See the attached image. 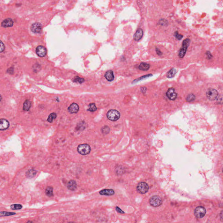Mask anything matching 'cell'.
I'll return each mask as SVG.
<instances>
[{
	"mask_svg": "<svg viewBox=\"0 0 223 223\" xmlns=\"http://www.w3.org/2000/svg\"><path fill=\"white\" fill-rule=\"evenodd\" d=\"M107 117L111 121H115L119 119L120 114L119 112L116 110L111 109L107 113Z\"/></svg>",
	"mask_w": 223,
	"mask_h": 223,
	"instance_id": "cell-1",
	"label": "cell"
},
{
	"mask_svg": "<svg viewBox=\"0 0 223 223\" xmlns=\"http://www.w3.org/2000/svg\"><path fill=\"white\" fill-rule=\"evenodd\" d=\"M206 210L205 208L201 206L197 207L194 210V215L197 218H202L205 216Z\"/></svg>",
	"mask_w": 223,
	"mask_h": 223,
	"instance_id": "cell-6",
	"label": "cell"
},
{
	"mask_svg": "<svg viewBox=\"0 0 223 223\" xmlns=\"http://www.w3.org/2000/svg\"><path fill=\"white\" fill-rule=\"evenodd\" d=\"M150 68V65L145 62L141 63L139 67V69L142 71H147Z\"/></svg>",
	"mask_w": 223,
	"mask_h": 223,
	"instance_id": "cell-18",
	"label": "cell"
},
{
	"mask_svg": "<svg viewBox=\"0 0 223 223\" xmlns=\"http://www.w3.org/2000/svg\"><path fill=\"white\" fill-rule=\"evenodd\" d=\"M156 51H157V53L158 54V55H161L162 54V53L160 51H159V49H158L157 48V49H156Z\"/></svg>",
	"mask_w": 223,
	"mask_h": 223,
	"instance_id": "cell-35",
	"label": "cell"
},
{
	"mask_svg": "<svg viewBox=\"0 0 223 223\" xmlns=\"http://www.w3.org/2000/svg\"><path fill=\"white\" fill-rule=\"evenodd\" d=\"M36 52L38 56L40 57H44L46 55V49L44 46L41 45L38 46L36 49Z\"/></svg>",
	"mask_w": 223,
	"mask_h": 223,
	"instance_id": "cell-8",
	"label": "cell"
},
{
	"mask_svg": "<svg viewBox=\"0 0 223 223\" xmlns=\"http://www.w3.org/2000/svg\"><path fill=\"white\" fill-rule=\"evenodd\" d=\"M67 188L68 189L72 191H74L76 190L77 188V184L75 180H71L69 181L67 184Z\"/></svg>",
	"mask_w": 223,
	"mask_h": 223,
	"instance_id": "cell-16",
	"label": "cell"
},
{
	"mask_svg": "<svg viewBox=\"0 0 223 223\" xmlns=\"http://www.w3.org/2000/svg\"><path fill=\"white\" fill-rule=\"evenodd\" d=\"M105 77L108 81H110V82L113 81L114 79V75L113 74V71L109 70V71H107L105 75Z\"/></svg>",
	"mask_w": 223,
	"mask_h": 223,
	"instance_id": "cell-17",
	"label": "cell"
},
{
	"mask_svg": "<svg viewBox=\"0 0 223 223\" xmlns=\"http://www.w3.org/2000/svg\"><path fill=\"white\" fill-rule=\"evenodd\" d=\"M174 36L176 37V38H177V39H178V40H181V39L183 37V36H182L181 35H179L178 32L177 31L175 32Z\"/></svg>",
	"mask_w": 223,
	"mask_h": 223,
	"instance_id": "cell-31",
	"label": "cell"
},
{
	"mask_svg": "<svg viewBox=\"0 0 223 223\" xmlns=\"http://www.w3.org/2000/svg\"><path fill=\"white\" fill-rule=\"evenodd\" d=\"M74 223V222H69V223Z\"/></svg>",
	"mask_w": 223,
	"mask_h": 223,
	"instance_id": "cell-38",
	"label": "cell"
},
{
	"mask_svg": "<svg viewBox=\"0 0 223 223\" xmlns=\"http://www.w3.org/2000/svg\"><path fill=\"white\" fill-rule=\"evenodd\" d=\"M115 210H116V211L118 213L121 214H125V212H124L123 210H122L119 207H116V208H115Z\"/></svg>",
	"mask_w": 223,
	"mask_h": 223,
	"instance_id": "cell-32",
	"label": "cell"
},
{
	"mask_svg": "<svg viewBox=\"0 0 223 223\" xmlns=\"http://www.w3.org/2000/svg\"><path fill=\"white\" fill-rule=\"evenodd\" d=\"M31 30L36 33H40L42 29V24L36 22L34 23L31 26Z\"/></svg>",
	"mask_w": 223,
	"mask_h": 223,
	"instance_id": "cell-10",
	"label": "cell"
},
{
	"mask_svg": "<svg viewBox=\"0 0 223 223\" xmlns=\"http://www.w3.org/2000/svg\"><path fill=\"white\" fill-rule=\"evenodd\" d=\"M110 129L108 126H105L102 129V133L105 134H107L109 132Z\"/></svg>",
	"mask_w": 223,
	"mask_h": 223,
	"instance_id": "cell-29",
	"label": "cell"
},
{
	"mask_svg": "<svg viewBox=\"0 0 223 223\" xmlns=\"http://www.w3.org/2000/svg\"><path fill=\"white\" fill-rule=\"evenodd\" d=\"M159 24L162 25H166V24H167V22L166 20L162 19L159 21Z\"/></svg>",
	"mask_w": 223,
	"mask_h": 223,
	"instance_id": "cell-33",
	"label": "cell"
},
{
	"mask_svg": "<svg viewBox=\"0 0 223 223\" xmlns=\"http://www.w3.org/2000/svg\"><path fill=\"white\" fill-rule=\"evenodd\" d=\"M97 110V107L94 103H92L89 105V108L88 111L91 112H95Z\"/></svg>",
	"mask_w": 223,
	"mask_h": 223,
	"instance_id": "cell-25",
	"label": "cell"
},
{
	"mask_svg": "<svg viewBox=\"0 0 223 223\" xmlns=\"http://www.w3.org/2000/svg\"><path fill=\"white\" fill-rule=\"evenodd\" d=\"M146 88H145V87H143V88H141L142 91V92L144 91V93L145 92L144 91V90L146 91Z\"/></svg>",
	"mask_w": 223,
	"mask_h": 223,
	"instance_id": "cell-36",
	"label": "cell"
},
{
	"mask_svg": "<svg viewBox=\"0 0 223 223\" xmlns=\"http://www.w3.org/2000/svg\"><path fill=\"white\" fill-rule=\"evenodd\" d=\"M177 70L174 68L171 69L167 73V75H166L167 77L168 78H172L177 73Z\"/></svg>",
	"mask_w": 223,
	"mask_h": 223,
	"instance_id": "cell-22",
	"label": "cell"
},
{
	"mask_svg": "<svg viewBox=\"0 0 223 223\" xmlns=\"http://www.w3.org/2000/svg\"><path fill=\"white\" fill-rule=\"evenodd\" d=\"M163 201L161 198L159 196H153L149 200V203L150 205L153 207H158L161 205Z\"/></svg>",
	"mask_w": 223,
	"mask_h": 223,
	"instance_id": "cell-3",
	"label": "cell"
},
{
	"mask_svg": "<svg viewBox=\"0 0 223 223\" xmlns=\"http://www.w3.org/2000/svg\"><path fill=\"white\" fill-rule=\"evenodd\" d=\"M57 117V114L55 113H51L50 115H49L48 118L47 119V121L50 123H51L54 119H56Z\"/></svg>",
	"mask_w": 223,
	"mask_h": 223,
	"instance_id": "cell-23",
	"label": "cell"
},
{
	"mask_svg": "<svg viewBox=\"0 0 223 223\" xmlns=\"http://www.w3.org/2000/svg\"><path fill=\"white\" fill-rule=\"evenodd\" d=\"M26 223H34L33 222H32V221H28V222H26Z\"/></svg>",
	"mask_w": 223,
	"mask_h": 223,
	"instance_id": "cell-37",
	"label": "cell"
},
{
	"mask_svg": "<svg viewBox=\"0 0 223 223\" xmlns=\"http://www.w3.org/2000/svg\"><path fill=\"white\" fill-rule=\"evenodd\" d=\"M22 208V206L19 204H14L11 206V208L13 210H20Z\"/></svg>",
	"mask_w": 223,
	"mask_h": 223,
	"instance_id": "cell-26",
	"label": "cell"
},
{
	"mask_svg": "<svg viewBox=\"0 0 223 223\" xmlns=\"http://www.w3.org/2000/svg\"><path fill=\"white\" fill-rule=\"evenodd\" d=\"M166 95L169 99L171 100H174L177 98V93L175 92L174 88H169L166 92Z\"/></svg>",
	"mask_w": 223,
	"mask_h": 223,
	"instance_id": "cell-9",
	"label": "cell"
},
{
	"mask_svg": "<svg viewBox=\"0 0 223 223\" xmlns=\"http://www.w3.org/2000/svg\"><path fill=\"white\" fill-rule=\"evenodd\" d=\"M5 46L4 44L1 41L0 42V52H2L3 51L5 50Z\"/></svg>",
	"mask_w": 223,
	"mask_h": 223,
	"instance_id": "cell-34",
	"label": "cell"
},
{
	"mask_svg": "<svg viewBox=\"0 0 223 223\" xmlns=\"http://www.w3.org/2000/svg\"><path fill=\"white\" fill-rule=\"evenodd\" d=\"M149 189V187L148 184L144 182L138 183L137 187V192L142 194H145L147 192Z\"/></svg>",
	"mask_w": 223,
	"mask_h": 223,
	"instance_id": "cell-4",
	"label": "cell"
},
{
	"mask_svg": "<svg viewBox=\"0 0 223 223\" xmlns=\"http://www.w3.org/2000/svg\"><path fill=\"white\" fill-rule=\"evenodd\" d=\"M37 171L34 169H31L28 170L26 173V177L29 178H32L36 176Z\"/></svg>",
	"mask_w": 223,
	"mask_h": 223,
	"instance_id": "cell-19",
	"label": "cell"
},
{
	"mask_svg": "<svg viewBox=\"0 0 223 223\" xmlns=\"http://www.w3.org/2000/svg\"><path fill=\"white\" fill-rule=\"evenodd\" d=\"M31 102L29 100H26L25 101L23 105V110L25 111H29L31 107Z\"/></svg>",
	"mask_w": 223,
	"mask_h": 223,
	"instance_id": "cell-20",
	"label": "cell"
},
{
	"mask_svg": "<svg viewBox=\"0 0 223 223\" xmlns=\"http://www.w3.org/2000/svg\"><path fill=\"white\" fill-rule=\"evenodd\" d=\"M73 81L75 82H79V83H82L84 82V79L80 78L79 76H75L73 79Z\"/></svg>",
	"mask_w": 223,
	"mask_h": 223,
	"instance_id": "cell-28",
	"label": "cell"
},
{
	"mask_svg": "<svg viewBox=\"0 0 223 223\" xmlns=\"http://www.w3.org/2000/svg\"><path fill=\"white\" fill-rule=\"evenodd\" d=\"M78 152L82 155H86L88 154L91 151L90 146L87 144H81L78 146L77 148Z\"/></svg>",
	"mask_w": 223,
	"mask_h": 223,
	"instance_id": "cell-2",
	"label": "cell"
},
{
	"mask_svg": "<svg viewBox=\"0 0 223 223\" xmlns=\"http://www.w3.org/2000/svg\"><path fill=\"white\" fill-rule=\"evenodd\" d=\"M13 20L11 18H7L3 21L1 23V26L4 28L11 27L13 26Z\"/></svg>",
	"mask_w": 223,
	"mask_h": 223,
	"instance_id": "cell-13",
	"label": "cell"
},
{
	"mask_svg": "<svg viewBox=\"0 0 223 223\" xmlns=\"http://www.w3.org/2000/svg\"><path fill=\"white\" fill-rule=\"evenodd\" d=\"M143 31L141 29H138L134 36V39L136 41H139L141 39L143 36Z\"/></svg>",
	"mask_w": 223,
	"mask_h": 223,
	"instance_id": "cell-14",
	"label": "cell"
},
{
	"mask_svg": "<svg viewBox=\"0 0 223 223\" xmlns=\"http://www.w3.org/2000/svg\"><path fill=\"white\" fill-rule=\"evenodd\" d=\"M14 214H15V213H14V212L4 211V212H0V216H10V215H13Z\"/></svg>",
	"mask_w": 223,
	"mask_h": 223,
	"instance_id": "cell-27",
	"label": "cell"
},
{
	"mask_svg": "<svg viewBox=\"0 0 223 223\" xmlns=\"http://www.w3.org/2000/svg\"><path fill=\"white\" fill-rule=\"evenodd\" d=\"M10 126L9 122L7 119H1L0 120V130H5L8 128Z\"/></svg>",
	"mask_w": 223,
	"mask_h": 223,
	"instance_id": "cell-11",
	"label": "cell"
},
{
	"mask_svg": "<svg viewBox=\"0 0 223 223\" xmlns=\"http://www.w3.org/2000/svg\"><path fill=\"white\" fill-rule=\"evenodd\" d=\"M100 194L101 195H105V196H112L114 194L115 192L113 189H104L100 191Z\"/></svg>",
	"mask_w": 223,
	"mask_h": 223,
	"instance_id": "cell-15",
	"label": "cell"
},
{
	"mask_svg": "<svg viewBox=\"0 0 223 223\" xmlns=\"http://www.w3.org/2000/svg\"><path fill=\"white\" fill-rule=\"evenodd\" d=\"M45 194L48 197H52L53 195V188L48 187L45 190Z\"/></svg>",
	"mask_w": 223,
	"mask_h": 223,
	"instance_id": "cell-21",
	"label": "cell"
},
{
	"mask_svg": "<svg viewBox=\"0 0 223 223\" xmlns=\"http://www.w3.org/2000/svg\"><path fill=\"white\" fill-rule=\"evenodd\" d=\"M195 99V96L193 94H190L188 95L186 98V100L187 102H190L194 101Z\"/></svg>",
	"mask_w": 223,
	"mask_h": 223,
	"instance_id": "cell-30",
	"label": "cell"
},
{
	"mask_svg": "<svg viewBox=\"0 0 223 223\" xmlns=\"http://www.w3.org/2000/svg\"><path fill=\"white\" fill-rule=\"evenodd\" d=\"M207 96L210 100H216L218 96V93L217 91L214 89H210L207 92Z\"/></svg>",
	"mask_w": 223,
	"mask_h": 223,
	"instance_id": "cell-7",
	"label": "cell"
},
{
	"mask_svg": "<svg viewBox=\"0 0 223 223\" xmlns=\"http://www.w3.org/2000/svg\"><path fill=\"white\" fill-rule=\"evenodd\" d=\"M79 105L75 103H73L71 104L68 108V111L70 113H78L79 110Z\"/></svg>",
	"mask_w": 223,
	"mask_h": 223,
	"instance_id": "cell-12",
	"label": "cell"
},
{
	"mask_svg": "<svg viewBox=\"0 0 223 223\" xmlns=\"http://www.w3.org/2000/svg\"><path fill=\"white\" fill-rule=\"evenodd\" d=\"M190 40L189 38H187L185 40L183 41V46L179 52V56L180 58H183L185 55L186 52L188 47L189 46L190 44Z\"/></svg>",
	"mask_w": 223,
	"mask_h": 223,
	"instance_id": "cell-5",
	"label": "cell"
},
{
	"mask_svg": "<svg viewBox=\"0 0 223 223\" xmlns=\"http://www.w3.org/2000/svg\"><path fill=\"white\" fill-rule=\"evenodd\" d=\"M152 74H148V75H144V76H142L141 77L137 79H136L134 80L133 81L132 83L133 84V83H137L138 82H139V81H141L142 80L144 79H146L147 78L150 77H151V76H152Z\"/></svg>",
	"mask_w": 223,
	"mask_h": 223,
	"instance_id": "cell-24",
	"label": "cell"
}]
</instances>
